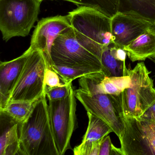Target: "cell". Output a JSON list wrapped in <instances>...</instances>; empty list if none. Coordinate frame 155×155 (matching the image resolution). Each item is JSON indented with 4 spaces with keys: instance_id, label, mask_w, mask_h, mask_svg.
Masks as SVG:
<instances>
[{
    "instance_id": "obj_6",
    "label": "cell",
    "mask_w": 155,
    "mask_h": 155,
    "mask_svg": "<svg viewBox=\"0 0 155 155\" xmlns=\"http://www.w3.org/2000/svg\"><path fill=\"white\" fill-rule=\"evenodd\" d=\"M47 65L46 57L41 51H31L8 104L34 101L43 96L45 93L44 77Z\"/></svg>"
},
{
    "instance_id": "obj_1",
    "label": "cell",
    "mask_w": 155,
    "mask_h": 155,
    "mask_svg": "<svg viewBox=\"0 0 155 155\" xmlns=\"http://www.w3.org/2000/svg\"><path fill=\"white\" fill-rule=\"evenodd\" d=\"M46 93L28 118L19 125L20 155H59L50 119Z\"/></svg>"
},
{
    "instance_id": "obj_18",
    "label": "cell",
    "mask_w": 155,
    "mask_h": 155,
    "mask_svg": "<svg viewBox=\"0 0 155 155\" xmlns=\"http://www.w3.org/2000/svg\"><path fill=\"white\" fill-rule=\"evenodd\" d=\"M101 61L105 76L122 77L128 75L129 69L127 68L126 62L117 60L111 55L109 46L102 51Z\"/></svg>"
},
{
    "instance_id": "obj_2",
    "label": "cell",
    "mask_w": 155,
    "mask_h": 155,
    "mask_svg": "<svg viewBox=\"0 0 155 155\" xmlns=\"http://www.w3.org/2000/svg\"><path fill=\"white\" fill-rule=\"evenodd\" d=\"M68 15L78 42L101 60L104 48L113 43L111 18L84 6L78 7Z\"/></svg>"
},
{
    "instance_id": "obj_13",
    "label": "cell",
    "mask_w": 155,
    "mask_h": 155,
    "mask_svg": "<svg viewBox=\"0 0 155 155\" xmlns=\"http://www.w3.org/2000/svg\"><path fill=\"white\" fill-rule=\"evenodd\" d=\"M123 49L132 62L155 57V30L153 26Z\"/></svg>"
},
{
    "instance_id": "obj_10",
    "label": "cell",
    "mask_w": 155,
    "mask_h": 155,
    "mask_svg": "<svg viewBox=\"0 0 155 155\" xmlns=\"http://www.w3.org/2000/svg\"><path fill=\"white\" fill-rule=\"evenodd\" d=\"M71 27L68 15L54 16L42 18L35 28L28 50L41 51L47 59L48 65H53L51 51L53 42L59 35Z\"/></svg>"
},
{
    "instance_id": "obj_4",
    "label": "cell",
    "mask_w": 155,
    "mask_h": 155,
    "mask_svg": "<svg viewBox=\"0 0 155 155\" xmlns=\"http://www.w3.org/2000/svg\"><path fill=\"white\" fill-rule=\"evenodd\" d=\"M38 0H0V30L3 40L25 37L38 20Z\"/></svg>"
},
{
    "instance_id": "obj_23",
    "label": "cell",
    "mask_w": 155,
    "mask_h": 155,
    "mask_svg": "<svg viewBox=\"0 0 155 155\" xmlns=\"http://www.w3.org/2000/svg\"><path fill=\"white\" fill-rule=\"evenodd\" d=\"M45 87H55L67 85L61 76L56 72L52 67L47 65L44 77ZM72 83V82H71Z\"/></svg>"
},
{
    "instance_id": "obj_24",
    "label": "cell",
    "mask_w": 155,
    "mask_h": 155,
    "mask_svg": "<svg viewBox=\"0 0 155 155\" xmlns=\"http://www.w3.org/2000/svg\"><path fill=\"white\" fill-rule=\"evenodd\" d=\"M72 83L61 87H46L45 93L48 100L55 101L62 99L68 95Z\"/></svg>"
},
{
    "instance_id": "obj_15",
    "label": "cell",
    "mask_w": 155,
    "mask_h": 155,
    "mask_svg": "<svg viewBox=\"0 0 155 155\" xmlns=\"http://www.w3.org/2000/svg\"><path fill=\"white\" fill-rule=\"evenodd\" d=\"M20 155L19 124L12 121L0 137V155Z\"/></svg>"
},
{
    "instance_id": "obj_11",
    "label": "cell",
    "mask_w": 155,
    "mask_h": 155,
    "mask_svg": "<svg viewBox=\"0 0 155 155\" xmlns=\"http://www.w3.org/2000/svg\"><path fill=\"white\" fill-rule=\"evenodd\" d=\"M152 26L138 18L117 12L111 18L113 44L123 48Z\"/></svg>"
},
{
    "instance_id": "obj_25",
    "label": "cell",
    "mask_w": 155,
    "mask_h": 155,
    "mask_svg": "<svg viewBox=\"0 0 155 155\" xmlns=\"http://www.w3.org/2000/svg\"><path fill=\"white\" fill-rule=\"evenodd\" d=\"M110 54L117 60L126 62L127 52L124 49L117 47L113 43L109 45Z\"/></svg>"
},
{
    "instance_id": "obj_7",
    "label": "cell",
    "mask_w": 155,
    "mask_h": 155,
    "mask_svg": "<svg viewBox=\"0 0 155 155\" xmlns=\"http://www.w3.org/2000/svg\"><path fill=\"white\" fill-rule=\"evenodd\" d=\"M71 84L67 97L58 100H48V110L54 140L59 155L71 149V139L77 128V102Z\"/></svg>"
},
{
    "instance_id": "obj_8",
    "label": "cell",
    "mask_w": 155,
    "mask_h": 155,
    "mask_svg": "<svg viewBox=\"0 0 155 155\" xmlns=\"http://www.w3.org/2000/svg\"><path fill=\"white\" fill-rule=\"evenodd\" d=\"M51 57L53 65L87 66L102 71L100 59L79 43L71 27L61 32L54 41Z\"/></svg>"
},
{
    "instance_id": "obj_26",
    "label": "cell",
    "mask_w": 155,
    "mask_h": 155,
    "mask_svg": "<svg viewBox=\"0 0 155 155\" xmlns=\"http://www.w3.org/2000/svg\"><path fill=\"white\" fill-rule=\"evenodd\" d=\"M112 144L110 136L105 137L101 144L99 155H110Z\"/></svg>"
},
{
    "instance_id": "obj_29",
    "label": "cell",
    "mask_w": 155,
    "mask_h": 155,
    "mask_svg": "<svg viewBox=\"0 0 155 155\" xmlns=\"http://www.w3.org/2000/svg\"><path fill=\"white\" fill-rule=\"evenodd\" d=\"M41 3V2H42V1H43V0H38Z\"/></svg>"
},
{
    "instance_id": "obj_30",
    "label": "cell",
    "mask_w": 155,
    "mask_h": 155,
    "mask_svg": "<svg viewBox=\"0 0 155 155\" xmlns=\"http://www.w3.org/2000/svg\"><path fill=\"white\" fill-rule=\"evenodd\" d=\"M153 28H154L155 29V26H153Z\"/></svg>"
},
{
    "instance_id": "obj_14",
    "label": "cell",
    "mask_w": 155,
    "mask_h": 155,
    "mask_svg": "<svg viewBox=\"0 0 155 155\" xmlns=\"http://www.w3.org/2000/svg\"><path fill=\"white\" fill-rule=\"evenodd\" d=\"M118 12L155 25V0H118Z\"/></svg>"
},
{
    "instance_id": "obj_5",
    "label": "cell",
    "mask_w": 155,
    "mask_h": 155,
    "mask_svg": "<svg viewBox=\"0 0 155 155\" xmlns=\"http://www.w3.org/2000/svg\"><path fill=\"white\" fill-rule=\"evenodd\" d=\"M143 62L129 70L130 85L119 96L123 116L140 117L155 102V87Z\"/></svg>"
},
{
    "instance_id": "obj_20",
    "label": "cell",
    "mask_w": 155,
    "mask_h": 155,
    "mask_svg": "<svg viewBox=\"0 0 155 155\" xmlns=\"http://www.w3.org/2000/svg\"><path fill=\"white\" fill-rule=\"evenodd\" d=\"M52 68L58 72L67 84L84 76L103 72L101 70L87 66H64L53 65Z\"/></svg>"
},
{
    "instance_id": "obj_22",
    "label": "cell",
    "mask_w": 155,
    "mask_h": 155,
    "mask_svg": "<svg viewBox=\"0 0 155 155\" xmlns=\"http://www.w3.org/2000/svg\"><path fill=\"white\" fill-rule=\"evenodd\" d=\"M103 139L97 141H81L80 145L74 147L73 149L74 155H99L101 144Z\"/></svg>"
},
{
    "instance_id": "obj_17",
    "label": "cell",
    "mask_w": 155,
    "mask_h": 155,
    "mask_svg": "<svg viewBox=\"0 0 155 155\" xmlns=\"http://www.w3.org/2000/svg\"><path fill=\"white\" fill-rule=\"evenodd\" d=\"M129 76L122 77L103 76L97 83L98 91L104 94L119 96L130 85Z\"/></svg>"
},
{
    "instance_id": "obj_21",
    "label": "cell",
    "mask_w": 155,
    "mask_h": 155,
    "mask_svg": "<svg viewBox=\"0 0 155 155\" xmlns=\"http://www.w3.org/2000/svg\"><path fill=\"white\" fill-rule=\"evenodd\" d=\"M71 2L78 7H90L99 11L111 18L118 12V0H64Z\"/></svg>"
},
{
    "instance_id": "obj_19",
    "label": "cell",
    "mask_w": 155,
    "mask_h": 155,
    "mask_svg": "<svg viewBox=\"0 0 155 155\" xmlns=\"http://www.w3.org/2000/svg\"><path fill=\"white\" fill-rule=\"evenodd\" d=\"M88 125L82 141H94L104 138L113 132L112 129L104 120L91 113L87 112Z\"/></svg>"
},
{
    "instance_id": "obj_16",
    "label": "cell",
    "mask_w": 155,
    "mask_h": 155,
    "mask_svg": "<svg viewBox=\"0 0 155 155\" xmlns=\"http://www.w3.org/2000/svg\"><path fill=\"white\" fill-rule=\"evenodd\" d=\"M37 100L30 102H14L8 104L0 109L3 114L19 125L25 122L32 113Z\"/></svg>"
},
{
    "instance_id": "obj_12",
    "label": "cell",
    "mask_w": 155,
    "mask_h": 155,
    "mask_svg": "<svg viewBox=\"0 0 155 155\" xmlns=\"http://www.w3.org/2000/svg\"><path fill=\"white\" fill-rule=\"evenodd\" d=\"M31 51L27 50L21 56L0 63V109L7 104L18 82Z\"/></svg>"
},
{
    "instance_id": "obj_27",
    "label": "cell",
    "mask_w": 155,
    "mask_h": 155,
    "mask_svg": "<svg viewBox=\"0 0 155 155\" xmlns=\"http://www.w3.org/2000/svg\"><path fill=\"white\" fill-rule=\"evenodd\" d=\"M139 119L155 122V102L153 103Z\"/></svg>"
},
{
    "instance_id": "obj_3",
    "label": "cell",
    "mask_w": 155,
    "mask_h": 155,
    "mask_svg": "<svg viewBox=\"0 0 155 155\" xmlns=\"http://www.w3.org/2000/svg\"><path fill=\"white\" fill-rule=\"evenodd\" d=\"M104 76L101 72L79 78V88L75 91V96L87 112L104 120L119 139L125 128L119 96L101 93L96 87Z\"/></svg>"
},
{
    "instance_id": "obj_28",
    "label": "cell",
    "mask_w": 155,
    "mask_h": 155,
    "mask_svg": "<svg viewBox=\"0 0 155 155\" xmlns=\"http://www.w3.org/2000/svg\"><path fill=\"white\" fill-rule=\"evenodd\" d=\"M110 155H124V154L120 148H118L116 147L113 144H112L110 150Z\"/></svg>"
},
{
    "instance_id": "obj_9",
    "label": "cell",
    "mask_w": 155,
    "mask_h": 155,
    "mask_svg": "<svg viewBox=\"0 0 155 155\" xmlns=\"http://www.w3.org/2000/svg\"><path fill=\"white\" fill-rule=\"evenodd\" d=\"M119 139L124 155H155V122L123 116Z\"/></svg>"
}]
</instances>
